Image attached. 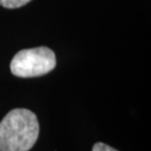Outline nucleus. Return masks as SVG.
Instances as JSON below:
<instances>
[{
  "label": "nucleus",
  "mask_w": 151,
  "mask_h": 151,
  "mask_svg": "<svg viewBox=\"0 0 151 151\" xmlns=\"http://www.w3.org/2000/svg\"><path fill=\"white\" fill-rule=\"evenodd\" d=\"M39 135L36 114L14 109L0 122V151H29Z\"/></svg>",
  "instance_id": "1"
},
{
  "label": "nucleus",
  "mask_w": 151,
  "mask_h": 151,
  "mask_svg": "<svg viewBox=\"0 0 151 151\" xmlns=\"http://www.w3.org/2000/svg\"><path fill=\"white\" fill-rule=\"evenodd\" d=\"M56 66L55 53L48 47L22 49L10 63V70L15 76L27 78L48 74Z\"/></svg>",
  "instance_id": "2"
},
{
  "label": "nucleus",
  "mask_w": 151,
  "mask_h": 151,
  "mask_svg": "<svg viewBox=\"0 0 151 151\" xmlns=\"http://www.w3.org/2000/svg\"><path fill=\"white\" fill-rule=\"evenodd\" d=\"M30 1L32 0H0V5L4 8L16 9V8H20L22 6L27 5Z\"/></svg>",
  "instance_id": "3"
},
{
  "label": "nucleus",
  "mask_w": 151,
  "mask_h": 151,
  "mask_svg": "<svg viewBox=\"0 0 151 151\" xmlns=\"http://www.w3.org/2000/svg\"><path fill=\"white\" fill-rule=\"evenodd\" d=\"M92 151H118V150H115L114 148L108 146V145H105L103 142H96L93 146V148H92Z\"/></svg>",
  "instance_id": "4"
}]
</instances>
